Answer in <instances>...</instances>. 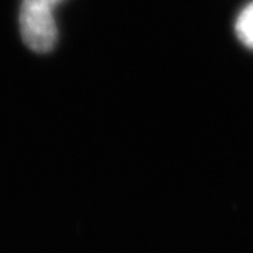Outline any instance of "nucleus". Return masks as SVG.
I'll list each match as a JSON object with an SVG mask.
<instances>
[{
	"label": "nucleus",
	"mask_w": 253,
	"mask_h": 253,
	"mask_svg": "<svg viewBox=\"0 0 253 253\" xmlns=\"http://www.w3.org/2000/svg\"><path fill=\"white\" fill-rule=\"evenodd\" d=\"M61 0H23L20 28L24 42L36 52L51 51L56 41L52 9Z\"/></svg>",
	"instance_id": "f257e3e1"
},
{
	"label": "nucleus",
	"mask_w": 253,
	"mask_h": 253,
	"mask_svg": "<svg viewBox=\"0 0 253 253\" xmlns=\"http://www.w3.org/2000/svg\"><path fill=\"white\" fill-rule=\"evenodd\" d=\"M235 34L246 48L253 51V0L245 4L235 20Z\"/></svg>",
	"instance_id": "f03ea898"
}]
</instances>
